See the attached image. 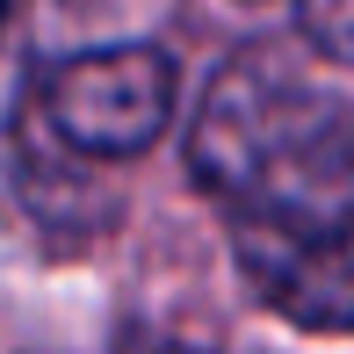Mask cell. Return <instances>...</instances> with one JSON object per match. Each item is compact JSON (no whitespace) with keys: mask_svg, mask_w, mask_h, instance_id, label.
I'll return each instance as SVG.
<instances>
[{"mask_svg":"<svg viewBox=\"0 0 354 354\" xmlns=\"http://www.w3.org/2000/svg\"><path fill=\"white\" fill-rule=\"evenodd\" d=\"M188 174L232 224L333 232L354 224V102L282 44H246L188 116Z\"/></svg>","mask_w":354,"mask_h":354,"instance_id":"cell-1","label":"cell"},{"mask_svg":"<svg viewBox=\"0 0 354 354\" xmlns=\"http://www.w3.org/2000/svg\"><path fill=\"white\" fill-rule=\"evenodd\" d=\"M29 94H37L44 131L73 159H138L167 138L181 73L159 44H102V51H73L44 66Z\"/></svg>","mask_w":354,"mask_h":354,"instance_id":"cell-2","label":"cell"},{"mask_svg":"<svg viewBox=\"0 0 354 354\" xmlns=\"http://www.w3.org/2000/svg\"><path fill=\"white\" fill-rule=\"evenodd\" d=\"M232 261L275 318L304 333H354V224L333 232L232 224Z\"/></svg>","mask_w":354,"mask_h":354,"instance_id":"cell-3","label":"cell"},{"mask_svg":"<svg viewBox=\"0 0 354 354\" xmlns=\"http://www.w3.org/2000/svg\"><path fill=\"white\" fill-rule=\"evenodd\" d=\"M37 80H22L8 37H0V210H37V152H29V116H37Z\"/></svg>","mask_w":354,"mask_h":354,"instance_id":"cell-4","label":"cell"},{"mask_svg":"<svg viewBox=\"0 0 354 354\" xmlns=\"http://www.w3.org/2000/svg\"><path fill=\"white\" fill-rule=\"evenodd\" d=\"M297 29L318 58L354 66V0H297Z\"/></svg>","mask_w":354,"mask_h":354,"instance_id":"cell-5","label":"cell"},{"mask_svg":"<svg viewBox=\"0 0 354 354\" xmlns=\"http://www.w3.org/2000/svg\"><path fill=\"white\" fill-rule=\"evenodd\" d=\"M116 354H203L196 340H181V333H152V326H131L116 340Z\"/></svg>","mask_w":354,"mask_h":354,"instance_id":"cell-6","label":"cell"},{"mask_svg":"<svg viewBox=\"0 0 354 354\" xmlns=\"http://www.w3.org/2000/svg\"><path fill=\"white\" fill-rule=\"evenodd\" d=\"M0 37H15V0H0Z\"/></svg>","mask_w":354,"mask_h":354,"instance_id":"cell-7","label":"cell"}]
</instances>
